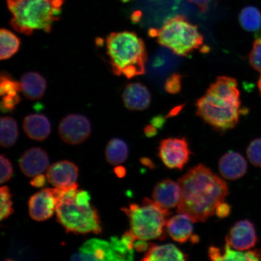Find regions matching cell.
Segmentation results:
<instances>
[{
	"mask_svg": "<svg viewBox=\"0 0 261 261\" xmlns=\"http://www.w3.org/2000/svg\"><path fill=\"white\" fill-rule=\"evenodd\" d=\"M114 172H115L117 177L119 178H123V177H125L126 175V170L123 166H119L114 169Z\"/></svg>",
	"mask_w": 261,
	"mask_h": 261,
	"instance_id": "60d3db41",
	"label": "cell"
},
{
	"mask_svg": "<svg viewBox=\"0 0 261 261\" xmlns=\"http://www.w3.org/2000/svg\"><path fill=\"white\" fill-rule=\"evenodd\" d=\"M248 260L257 261L261 260V250L256 249L247 252Z\"/></svg>",
	"mask_w": 261,
	"mask_h": 261,
	"instance_id": "f35d334b",
	"label": "cell"
},
{
	"mask_svg": "<svg viewBox=\"0 0 261 261\" xmlns=\"http://www.w3.org/2000/svg\"><path fill=\"white\" fill-rule=\"evenodd\" d=\"M106 48L114 74L132 79L145 73L146 48L135 32L112 33L107 37Z\"/></svg>",
	"mask_w": 261,
	"mask_h": 261,
	"instance_id": "277c9868",
	"label": "cell"
},
{
	"mask_svg": "<svg viewBox=\"0 0 261 261\" xmlns=\"http://www.w3.org/2000/svg\"><path fill=\"white\" fill-rule=\"evenodd\" d=\"M12 14L10 25L21 34L36 31L50 33L59 20L65 0H6Z\"/></svg>",
	"mask_w": 261,
	"mask_h": 261,
	"instance_id": "5b68a950",
	"label": "cell"
},
{
	"mask_svg": "<svg viewBox=\"0 0 261 261\" xmlns=\"http://www.w3.org/2000/svg\"><path fill=\"white\" fill-rule=\"evenodd\" d=\"M22 128L29 138L39 142L46 139L51 132L50 121L46 116L41 114H32L26 116Z\"/></svg>",
	"mask_w": 261,
	"mask_h": 261,
	"instance_id": "ac0fdd59",
	"label": "cell"
},
{
	"mask_svg": "<svg viewBox=\"0 0 261 261\" xmlns=\"http://www.w3.org/2000/svg\"><path fill=\"white\" fill-rule=\"evenodd\" d=\"M226 241L237 250H247L255 246L257 237L254 224L249 220L237 222L230 228Z\"/></svg>",
	"mask_w": 261,
	"mask_h": 261,
	"instance_id": "8fae6325",
	"label": "cell"
},
{
	"mask_svg": "<svg viewBox=\"0 0 261 261\" xmlns=\"http://www.w3.org/2000/svg\"><path fill=\"white\" fill-rule=\"evenodd\" d=\"M231 247L227 243L223 249L212 246L208 249V256L212 260H248L247 252H238Z\"/></svg>",
	"mask_w": 261,
	"mask_h": 261,
	"instance_id": "484cf974",
	"label": "cell"
},
{
	"mask_svg": "<svg viewBox=\"0 0 261 261\" xmlns=\"http://www.w3.org/2000/svg\"><path fill=\"white\" fill-rule=\"evenodd\" d=\"M188 1L197 5L201 12H205L207 11L208 0H188Z\"/></svg>",
	"mask_w": 261,
	"mask_h": 261,
	"instance_id": "74e56055",
	"label": "cell"
},
{
	"mask_svg": "<svg viewBox=\"0 0 261 261\" xmlns=\"http://www.w3.org/2000/svg\"><path fill=\"white\" fill-rule=\"evenodd\" d=\"M182 75L179 73H173L166 80L165 83V90L170 94H177L181 89Z\"/></svg>",
	"mask_w": 261,
	"mask_h": 261,
	"instance_id": "1f68e13d",
	"label": "cell"
},
{
	"mask_svg": "<svg viewBox=\"0 0 261 261\" xmlns=\"http://www.w3.org/2000/svg\"><path fill=\"white\" fill-rule=\"evenodd\" d=\"M165 118L162 116H158L153 117L151 120V124L154 126L156 128L162 129L163 126L165 125Z\"/></svg>",
	"mask_w": 261,
	"mask_h": 261,
	"instance_id": "8d00e7d4",
	"label": "cell"
},
{
	"mask_svg": "<svg viewBox=\"0 0 261 261\" xmlns=\"http://www.w3.org/2000/svg\"><path fill=\"white\" fill-rule=\"evenodd\" d=\"M121 210L129 220L130 230L138 240H164L166 238V223L171 214L153 200L143 199L141 205L130 204Z\"/></svg>",
	"mask_w": 261,
	"mask_h": 261,
	"instance_id": "52a82bcc",
	"label": "cell"
},
{
	"mask_svg": "<svg viewBox=\"0 0 261 261\" xmlns=\"http://www.w3.org/2000/svg\"><path fill=\"white\" fill-rule=\"evenodd\" d=\"M19 166L22 173L28 177L42 174L48 168L47 153L38 147L29 149L19 159Z\"/></svg>",
	"mask_w": 261,
	"mask_h": 261,
	"instance_id": "5bb4252c",
	"label": "cell"
},
{
	"mask_svg": "<svg viewBox=\"0 0 261 261\" xmlns=\"http://www.w3.org/2000/svg\"><path fill=\"white\" fill-rule=\"evenodd\" d=\"M0 144L3 148H10L15 144L18 137V129L16 120L11 117L1 118Z\"/></svg>",
	"mask_w": 261,
	"mask_h": 261,
	"instance_id": "cb8c5ba5",
	"label": "cell"
},
{
	"mask_svg": "<svg viewBox=\"0 0 261 261\" xmlns=\"http://www.w3.org/2000/svg\"><path fill=\"white\" fill-rule=\"evenodd\" d=\"M145 135L148 138H152L158 134V128H156L154 126L150 124V125L145 126L144 129Z\"/></svg>",
	"mask_w": 261,
	"mask_h": 261,
	"instance_id": "ab89813d",
	"label": "cell"
},
{
	"mask_svg": "<svg viewBox=\"0 0 261 261\" xmlns=\"http://www.w3.org/2000/svg\"><path fill=\"white\" fill-rule=\"evenodd\" d=\"M148 35L162 46L181 57H188L200 48L204 41L197 26L181 15L167 19L160 29H150Z\"/></svg>",
	"mask_w": 261,
	"mask_h": 261,
	"instance_id": "8992f818",
	"label": "cell"
},
{
	"mask_svg": "<svg viewBox=\"0 0 261 261\" xmlns=\"http://www.w3.org/2000/svg\"><path fill=\"white\" fill-rule=\"evenodd\" d=\"M249 61L253 68L261 73V36L256 38L254 42L249 55Z\"/></svg>",
	"mask_w": 261,
	"mask_h": 261,
	"instance_id": "4dcf8cb0",
	"label": "cell"
},
{
	"mask_svg": "<svg viewBox=\"0 0 261 261\" xmlns=\"http://www.w3.org/2000/svg\"><path fill=\"white\" fill-rule=\"evenodd\" d=\"M125 107L130 111H143L149 107L151 96L148 88L144 85L134 83L127 85L122 94Z\"/></svg>",
	"mask_w": 261,
	"mask_h": 261,
	"instance_id": "2e32d148",
	"label": "cell"
},
{
	"mask_svg": "<svg viewBox=\"0 0 261 261\" xmlns=\"http://www.w3.org/2000/svg\"><path fill=\"white\" fill-rule=\"evenodd\" d=\"M150 244L151 243H146L145 240H139L135 242L134 248L138 252H146L149 249Z\"/></svg>",
	"mask_w": 261,
	"mask_h": 261,
	"instance_id": "e575fe53",
	"label": "cell"
},
{
	"mask_svg": "<svg viewBox=\"0 0 261 261\" xmlns=\"http://www.w3.org/2000/svg\"><path fill=\"white\" fill-rule=\"evenodd\" d=\"M218 168L221 175L224 178L236 180L246 174L247 163L240 153L229 151L221 156Z\"/></svg>",
	"mask_w": 261,
	"mask_h": 261,
	"instance_id": "e0dca14e",
	"label": "cell"
},
{
	"mask_svg": "<svg viewBox=\"0 0 261 261\" xmlns=\"http://www.w3.org/2000/svg\"><path fill=\"white\" fill-rule=\"evenodd\" d=\"M20 84L22 94L32 100L41 99L47 88L45 78L37 72H28L22 75Z\"/></svg>",
	"mask_w": 261,
	"mask_h": 261,
	"instance_id": "44dd1931",
	"label": "cell"
},
{
	"mask_svg": "<svg viewBox=\"0 0 261 261\" xmlns=\"http://www.w3.org/2000/svg\"><path fill=\"white\" fill-rule=\"evenodd\" d=\"M181 188L178 214L188 215L193 223H204L228 194L224 179L204 165L192 168L178 179Z\"/></svg>",
	"mask_w": 261,
	"mask_h": 261,
	"instance_id": "6da1fadb",
	"label": "cell"
},
{
	"mask_svg": "<svg viewBox=\"0 0 261 261\" xmlns=\"http://www.w3.org/2000/svg\"><path fill=\"white\" fill-rule=\"evenodd\" d=\"M21 91V84L15 81L11 75L2 71L0 76V94L2 97H20L19 93Z\"/></svg>",
	"mask_w": 261,
	"mask_h": 261,
	"instance_id": "4316f807",
	"label": "cell"
},
{
	"mask_svg": "<svg viewBox=\"0 0 261 261\" xmlns=\"http://www.w3.org/2000/svg\"><path fill=\"white\" fill-rule=\"evenodd\" d=\"M152 200L166 210L177 207L181 198V188L178 182L170 179H163L156 185Z\"/></svg>",
	"mask_w": 261,
	"mask_h": 261,
	"instance_id": "9a60e30c",
	"label": "cell"
},
{
	"mask_svg": "<svg viewBox=\"0 0 261 261\" xmlns=\"http://www.w3.org/2000/svg\"><path fill=\"white\" fill-rule=\"evenodd\" d=\"M196 107L197 115L218 132L224 133L233 128L242 114L236 80L218 77L197 100Z\"/></svg>",
	"mask_w": 261,
	"mask_h": 261,
	"instance_id": "7a4b0ae2",
	"label": "cell"
},
{
	"mask_svg": "<svg viewBox=\"0 0 261 261\" xmlns=\"http://www.w3.org/2000/svg\"><path fill=\"white\" fill-rule=\"evenodd\" d=\"M187 254L172 244L156 245L151 243L146 251L143 261L152 260H187Z\"/></svg>",
	"mask_w": 261,
	"mask_h": 261,
	"instance_id": "ffe728a7",
	"label": "cell"
},
{
	"mask_svg": "<svg viewBox=\"0 0 261 261\" xmlns=\"http://www.w3.org/2000/svg\"><path fill=\"white\" fill-rule=\"evenodd\" d=\"M257 85H258V88H259V92H260V95H261V76H260V79L258 81V84H257Z\"/></svg>",
	"mask_w": 261,
	"mask_h": 261,
	"instance_id": "f6af8a7d",
	"label": "cell"
},
{
	"mask_svg": "<svg viewBox=\"0 0 261 261\" xmlns=\"http://www.w3.org/2000/svg\"><path fill=\"white\" fill-rule=\"evenodd\" d=\"M58 132L61 139L67 144L79 145L89 138L91 123L86 116L71 114L61 120Z\"/></svg>",
	"mask_w": 261,
	"mask_h": 261,
	"instance_id": "9c48e42d",
	"label": "cell"
},
{
	"mask_svg": "<svg viewBox=\"0 0 261 261\" xmlns=\"http://www.w3.org/2000/svg\"><path fill=\"white\" fill-rule=\"evenodd\" d=\"M231 212V206L227 203H225L224 202L220 203L216 207L215 214L219 218H225L229 216Z\"/></svg>",
	"mask_w": 261,
	"mask_h": 261,
	"instance_id": "836d02e7",
	"label": "cell"
},
{
	"mask_svg": "<svg viewBox=\"0 0 261 261\" xmlns=\"http://www.w3.org/2000/svg\"><path fill=\"white\" fill-rule=\"evenodd\" d=\"M106 156L107 161L112 165L122 164L128 156V148L123 140L113 139L108 143Z\"/></svg>",
	"mask_w": 261,
	"mask_h": 261,
	"instance_id": "7402d4cb",
	"label": "cell"
},
{
	"mask_svg": "<svg viewBox=\"0 0 261 261\" xmlns=\"http://www.w3.org/2000/svg\"><path fill=\"white\" fill-rule=\"evenodd\" d=\"M240 23L245 30L255 32L261 28V13L254 6H247L241 11Z\"/></svg>",
	"mask_w": 261,
	"mask_h": 261,
	"instance_id": "d4e9b609",
	"label": "cell"
},
{
	"mask_svg": "<svg viewBox=\"0 0 261 261\" xmlns=\"http://www.w3.org/2000/svg\"><path fill=\"white\" fill-rule=\"evenodd\" d=\"M0 59L6 60L11 58L19 50L20 47L19 38L6 29H2L0 31Z\"/></svg>",
	"mask_w": 261,
	"mask_h": 261,
	"instance_id": "603a6c76",
	"label": "cell"
},
{
	"mask_svg": "<svg viewBox=\"0 0 261 261\" xmlns=\"http://www.w3.org/2000/svg\"><path fill=\"white\" fill-rule=\"evenodd\" d=\"M191 242L192 244H195L199 242V237L198 236H196V234H194V236H192L191 238Z\"/></svg>",
	"mask_w": 261,
	"mask_h": 261,
	"instance_id": "ee69618b",
	"label": "cell"
},
{
	"mask_svg": "<svg viewBox=\"0 0 261 261\" xmlns=\"http://www.w3.org/2000/svg\"><path fill=\"white\" fill-rule=\"evenodd\" d=\"M1 184L10 180L13 175L12 163L4 155H1Z\"/></svg>",
	"mask_w": 261,
	"mask_h": 261,
	"instance_id": "d6a6232c",
	"label": "cell"
},
{
	"mask_svg": "<svg viewBox=\"0 0 261 261\" xmlns=\"http://www.w3.org/2000/svg\"><path fill=\"white\" fill-rule=\"evenodd\" d=\"M73 260H116L112 244L106 241L91 239L85 243L79 252L71 257Z\"/></svg>",
	"mask_w": 261,
	"mask_h": 261,
	"instance_id": "7c38bea8",
	"label": "cell"
},
{
	"mask_svg": "<svg viewBox=\"0 0 261 261\" xmlns=\"http://www.w3.org/2000/svg\"><path fill=\"white\" fill-rule=\"evenodd\" d=\"M110 243L113 247L116 260L128 261L134 259V250L130 249L122 239L112 237L110 238Z\"/></svg>",
	"mask_w": 261,
	"mask_h": 261,
	"instance_id": "83f0119b",
	"label": "cell"
},
{
	"mask_svg": "<svg viewBox=\"0 0 261 261\" xmlns=\"http://www.w3.org/2000/svg\"><path fill=\"white\" fill-rule=\"evenodd\" d=\"M246 152L250 163L257 167L261 168V138L251 142Z\"/></svg>",
	"mask_w": 261,
	"mask_h": 261,
	"instance_id": "f546056e",
	"label": "cell"
},
{
	"mask_svg": "<svg viewBox=\"0 0 261 261\" xmlns=\"http://www.w3.org/2000/svg\"><path fill=\"white\" fill-rule=\"evenodd\" d=\"M45 177L44 175L40 174L34 177V178L31 181L32 187L37 188L43 187L45 184Z\"/></svg>",
	"mask_w": 261,
	"mask_h": 261,
	"instance_id": "d590c367",
	"label": "cell"
},
{
	"mask_svg": "<svg viewBox=\"0 0 261 261\" xmlns=\"http://www.w3.org/2000/svg\"><path fill=\"white\" fill-rule=\"evenodd\" d=\"M12 195L8 187H3L0 189V199H1V210H0V220H3L8 218L13 214L14 210L12 208L11 201Z\"/></svg>",
	"mask_w": 261,
	"mask_h": 261,
	"instance_id": "f1b7e54d",
	"label": "cell"
},
{
	"mask_svg": "<svg viewBox=\"0 0 261 261\" xmlns=\"http://www.w3.org/2000/svg\"><path fill=\"white\" fill-rule=\"evenodd\" d=\"M57 198L55 189H42L32 195L29 201V214L33 220L43 221L49 219L56 210Z\"/></svg>",
	"mask_w": 261,
	"mask_h": 261,
	"instance_id": "30bf717a",
	"label": "cell"
},
{
	"mask_svg": "<svg viewBox=\"0 0 261 261\" xmlns=\"http://www.w3.org/2000/svg\"><path fill=\"white\" fill-rule=\"evenodd\" d=\"M57 198L56 207L58 223L67 232L76 234L102 232L99 215L90 203L88 192L78 189L74 184L66 188H55Z\"/></svg>",
	"mask_w": 261,
	"mask_h": 261,
	"instance_id": "3957f363",
	"label": "cell"
},
{
	"mask_svg": "<svg viewBox=\"0 0 261 261\" xmlns=\"http://www.w3.org/2000/svg\"><path fill=\"white\" fill-rule=\"evenodd\" d=\"M140 162L142 163L143 165H144L150 168H154V164L152 163L151 160L147 158H143L140 160Z\"/></svg>",
	"mask_w": 261,
	"mask_h": 261,
	"instance_id": "b9f144b4",
	"label": "cell"
},
{
	"mask_svg": "<svg viewBox=\"0 0 261 261\" xmlns=\"http://www.w3.org/2000/svg\"><path fill=\"white\" fill-rule=\"evenodd\" d=\"M120 1L124 2V3H126V2H129L130 1H132V0H120Z\"/></svg>",
	"mask_w": 261,
	"mask_h": 261,
	"instance_id": "bcb514c9",
	"label": "cell"
},
{
	"mask_svg": "<svg viewBox=\"0 0 261 261\" xmlns=\"http://www.w3.org/2000/svg\"><path fill=\"white\" fill-rule=\"evenodd\" d=\"M191 152L187 140L168 138L162 140L159 148V155L166 167L181 170L187 164Z\"/></svg>",
	"mask_w": 261,
	"mask_h": 261,
	"instance_id": "ba28073f",
	"label": "cell"
},
{
	"mask_svg": "<svg viewBox=\"0 0 261 261\" xmlns=\"http://www.w3.org/2000/svg\"><path fill=\"white\" fill-rule=\"evenodd\" d=\"M78 172L79 169L73 162L60 161L54 163L48 168L46 177L54 187L66 188L76 184Z\"/></svg>",
	"mask_w": 261,
	"mask_h": 261,
	"instance_id": "4fadbf2b",
	"label": "cell"
},
{
	"mask_svg": "<svg viewBox=\"0 0 261 261\" xmlns=\"http://www.w3.org/2000/svg\"><path fill=\"white\" fill-rule=\"evenodd\" d=\"M192 223L188 215L179 214L168 220L166 230L173 240L179 243H185L192 236Z\"/></svg>",
	"mask_w": 261,
	"mask_h": 261,
	"instance_id": "d6986e66",
	"label": "cell"
},
{
	"mask_svg": "<svg viewBox=\"0 0 261 261\" xmlns=\"http://www.w3.org/2000/svg\"><path fill=\"white\" fill-rule=\"evenodd\" d=\"M140 12H135L132 15V20L135 21V22H138L140 18Z\"/></svg>",
	"mask_w": 261,
	"mask_h": 261,
	"instance_id": "7bdbcfd3",
	"label": "cell"
}]
</instances>
